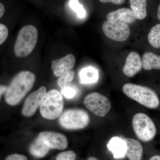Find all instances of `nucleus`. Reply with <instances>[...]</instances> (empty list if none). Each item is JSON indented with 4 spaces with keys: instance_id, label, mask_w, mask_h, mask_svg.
<instances>
[{
    "instance_id": "5701e85b",
    "label": "nucleus",
    "mask_w": 160,
    "mask_h": 160,
    "mask_svg": "<svg viewBox=\"0 0 160 160\" xmlns=\"http://www.w3.org/2000/svg\"><path fill=\"white\" fill-rule=\"evenodd\" d=\"M61 92L65 98L68 99H72L77 95L78 90L75 86L70 85L67 87L62 88Z\"/></svg>"
},
{
    "instance_id": "423d86ee",
    "label": "nucleus",
    "mask_w": 160,
    "mask_h": 160,
    "mask_svg": "<svg viewBox=\"0 0 160 160\" xmlns=\"http://www.w3.org/2000/svg\"><path fill=\"white\" fill-rule=\"evenodd\" d=\"M132 123L135 133L140 140L148 142L154 138L157 133L156 127L147 115L137 113L133 117Z\"/></svg>"
},
{
    "instance_id": "b1692460",
    "label": "nucleus",
    "mask_w": 160,
    "mask_h": 160,
    "mask_svg": "<svg viewBox=\"0 0 160 160\" xmlns=\"http://www.w3.org/2000/svg\"><path fill=\"white\" fill-rule=\"evenodd\" d=\"M77 155L74 151L68 150L60 152L57 156L56 160H75Z\"/></svg>"
},
{
    "instance_id": "4468645a",
    "label": "nucleus",
    "mask_w": 160,
    "mask_h": 160,
    "mask_svg": "<svg viewBox=\"0 0 160 160\" xmlns=\"http://www.w3.org/2000/svg\"><path fill=\"white\" fill-rule=\"evenodd\" d=\"M109 21H117L126 24H132L136 21V18L131 9L121 8L109 12L107 16Z\"/></svg>"
},
{
    "instance_id": "c756f323",
    "label": "nucleus",
    "mask_w": 160,
    "mask_h": 160,
    "mask_svg": "<svg viewBox=\"0 0 160 160\" xmlns=\"http://www.w3.org/2000/svg\"><path fill=\"white\" fill-rule=\"evenodd\" d=\"M149 160H160V156H154L152 157Z\"/></svg>"
},
{
    "instance_id": "bb28decb",
    "label": "nucleus",
    "mask_w": 160,
    "mask_h": 160,
    "mask_svg": "<svg viewBox=\"0 0 160 160\" xmlns=\"http://www.w3.org/2000/svg\"><path fill=\"white\" fill-rule=\"evenodd\" d=\"M103 3H112L116 5H121L125 2L126 0H99Z\"/></svg>"
},
{
    "instance_id": "ddd939ff",
    "label": "nucleus",
    "mask_w": 160,
    "mask_h": 160,
    "mask_svg": "<svg viewBox=\"0 0 160 160\" xmlns=\"http://www.w3.org/2000/svg\"><path fill=\"white\" fill-rule=\"evenodd\" d=\"M126 145V156L129 160H142L143 147L138 140L130 138L124 139Z\"/></svg>"
},
{
    "instance_id": "2f4dec72",
    "label": "nucleus",
    "mask_w": 160,
    "mask_h": 160,
    "mask_svg": "<svg viewBox=\"0 0 160 160\" xmlns=\"http://www.w3.org/2000/svg\"><path fill=\"white\" fill-rule=\"evenodd\" d=\"M88 160H98L97 158L94 157H90L88 159Z\"/></svg>"
},
{
    "instance_id": "cd10ccee",
    "label": "nucleus",
    "mask_w": 160,
    "mask_h": 160,
    "mask_svg": "<svg viewBox=\"0 0 160 160\" xmlns=\"http://www.w3.org/2000/svg\"><path fill=\"white\" fill-rule=\"evenodd\" d=\"M6 89H7V87L6 86L0 85V100H1V96L2 95L6 92Z\"/></svg>"
},
{
    "instance_id": "7ed1b4c3",
    "label": "nucleus",
    "mask_w": 160,
    "mask_h": 160,
    "mask_svg": "<svg viewBox=\"0 0 160 160\" xmlns=\"http://www.w3.org/2000/svg\"><path fill=\"white\" fill-rule=\"evenodd\" d=\"M38 31L35 26L27 25L20 29L14 46L15 54L18 57L29 55L38 42Z\"/></svg>"
},
{
    "instance_id": "9d476101",
    "label": "nucleus",
    "mask_w": 160,
    "mask_h": 160,
    "mask_svg": "<svg viewBox=\"0 0 160 160\" xmlns=\"http://www.w3.org/2000/svg\"><path fill=\"white\" fill-rule=\"evenodd\" d=\"M38 137L50 149L62 150L68 147L67 138L62 133L52 131L42 132L39 134Z\"/></svg>"
},
{
    "instance_id": "aec40b11",
    "label": "nucleus",
    "mask_w": 160,
    "mask_h": 160,
    "mask_svg": "<svg viewBox=\"0 0 160 160\" xmlns=\"http://www.w3.org/2000/svg\"><path fill=\"white\" fill-rule=\"evenodd\" d=\"M148 41L152 47L160 49V24L152 28L148 35Z\"/></svg>"
},
{
    "instance_id": "6ab92c4d",
    "label": "nucleus",
    "mask_w": 160,
    "mask_h": 160,
    "mask_svg": "<svg viewBox=\"0 0 160 160\" xmlns=\"http://www.w3.org/2000/svg\"><path fill=\"white\" fill-rule=\"evenodd\" d=\"M136 19L142 20L147 16V0H129Z\"/></svg>"
},
{
    "instance_id": "2eb2a0df",
    "label": "nucleus",
    "mask_w": 160,
    "mask_h": 160,
    "mask_svg": "<svg viewBox=\"0 0 160 160\" xmlns=\"http://www.w3.org/2000/svg\"><path fill=\"white\" fill-rule=\"evenodd\" d=\"M107 147L115 158H122L126 156V145L124 139L117 137L112 138L107 144Z\"/></svg>"
},
{
    "instance_id": "a211bd4d",
    "label": "nucleus",
    "mask_w": 160,
    "mask_h": 160,
    "mask_svg": "<svg viewBox=\"0 0 160 160\" xmlns=\"http://www.w3.org/2000/svg\"><path fill=\"white\" fill-rule=\"evenodd\" d=\"M79 77L81 82L83 84H91L97 82L98 72L94 67H86L80 71Z\"/></svg>"
},
{
    "instance_id": "0eeeda50",
    "label": "nucleus",
    "mask_w": 160,
    "mask_h": 160,
    "mask_svg": "<svg viewBox=\"0 0 160 160\" xmlns=\"http://www.w3.org/2000/svg\"><path fill=\"white\" fill-rule=\"evenodd\" d=\"M84 103L89 111L100 117H105L111 109V103L109 99L97 92L86 96Z\"/></svg>"
},
{
    "instance_id": "f257e3e1",
    "label": "nucleus",
    "mask_w": 160,
    "mask_h": 160,
    "mask_svg": "<svg viewBox=\"0 0 160 160\" xmlns=\"http://www.w3.org/2000/svg\"><path fill=\"white\" fill-rule=\"evenodd\" d=\"M35 76L28 71L19 72L15 76L5 92V101L10 106L18 105L32 89L35 81Z\"/></svg>"
},
{
    "instance_id": "39448f33",
    "label": "nucleus",
    "mask_w": 160,
    "mask_h": 160,
    "mask_svg": "<svg viewBox=\"0 0 160 160\" xmlns=\"http://www.w3.org/2000/svg\"><path fill=\"white\" fill-rule=\"evenodd\" d=\"M59 122L64 129L78 130L86 128L90 122L87 112L79 109H67L60 115Z\"/></svg>"
},
{
    "instance_id": "dca6fc26",
    "label": "nucleus",
    "mask_w": 160,
    "mask_h": 160,
    "mask_svg": "<svg viewBox=\"0 0 160 160\" xmlns=\"http://www.w3.org/2000/svg\"><path fill=\"white\" fill-rule=\"evenodd\" d=\"M50 148L38 137L30 144L29 151L33 156L37 158L44 157L49 152Z\"/></svg>"
},
{
    "instance_id": "393cba45",
    "label": "nucleus",
    "mask_w": 160,
    "mask_h": 160,
    "mask_svg": "<svg viewBox=\"0 0 160 160\" xmlns=\"http://www.w3.org/2000/svg\"><path fill=\"white\" fill-rule=\"evenodd\" d=\"M9 31L5 25L0 23V45L3 44L8 37Z\"/></svg>"
},
{
    "instance_id": "1a4fd4ad",
    "label": "nucleus",
    "mask_w": 160,
    "mask_h": 160,
    "mask_svg": "<svg viewBox=\"0 0 160 160\" xmlns=\"http://www.w3.org/2000/svg\"><path fill=\"white\" fill-rule=\"evenodd\" d=\"M47 93L45 86L40 87L29 95L26 99L22 109V113L26 117H30L35 113L41 106Z\"/></svg>"
},
{
    "instance_id": "4be33fe9",
    "label": "nucleus",
    "mask_w": 160,
    "mask_h": 160,
    "mask_svg": "<svg viewBox=\"0 0 160 160\" xmlns=\"http://www.w3.org/2000/svg\"><path fill=\"white\" fill-rule=\"evenodd\" d=\"M69 6L73 11L75 12L78 17L83 19L86 17V12L82 5H81L78 0H70Z\"/></svg>"
},
{
    "instance_id": "a878e982",
    "label": "nucleus",
    "mask_w": 160,
    "mask_h": 160,
    "mask_svg": "<svg viewBox=\"0 0 160 160\" xmlns=\"http://www.w3.org/2000/svg\"><path fill=\"white\" fill-rule=\"evenodd\" d=\"M5 160H28L27 157L22 154L13 153L7 156Z\"/></svg>"
},
{
    "instance_id": "9b49d317",
    "label": "nucleus",
    "mask_w": 160,
    "mask_h": 160,
    "mask_svg": "<svg viewBox=\"0 0 160 160\" xmlns=\"http://www.w3.org/2000/svg\"><path fill=\"white\" fill-rule=\"evenodd\" d=\"M76 59L74 56L69 54L66 56L52 61L51 68L53 73L57 77H60L74 67Z\"/></svg>"
},
{
    "instance_id": "f8f14e48",
    "label": "nucleus",
    "mask_w": 160,
    "mask_h": 160,
    "mask_svg": "<svg viewBox=\"0 0 160 160\" xmlns=\"http://www.w3.org/2000/svg\"><path fill=\"white\" fill-rule=\"evenodd\" d=\"M142 68V61L137 52H132L126 59L123 67L124 74L129 77H132L139 72Z\"/></svg>"
},
{
    "instance_id": "f3484780",
    "label": "nucleus",
    "mask_w": 160,
    "mask_h": 160,
    "mask_svg": "<svg viewBox=\"0 0 160 160\" xmlns=\"http://www.w3.org/2000/svg\"><path fill=\"white\" fill-rule=\"evenodd\" d=\"M142 67L146 70L160 69V56L150 52H145L142 57Z\"/></svg>"
},
{
    "instance_id": "c85d7f7f",
    "label": "nucleus",
    "mask_w": 160,
    "mask_h": 160,
    "mask_svg": "<svg viewBox=\"0 0 160 160\" xmlns=\"http://www.w3.org/2000/svg\"><path fill=\"white\" fill-rule=\"evenodd\" d=\"M5 12V7L4 5L0 3V18H2Z\"/></svg>"
},
{
    "instance_id": "f03ea898",
    "label": "nucleus",
    "mask_w": 160,
    "mask_h": 160,
    "mask_svg": "<svg viewBox=\"0 0 160 160\" xmlns=\"http://www.w3.org/2000/svg\"><path fill=\"white\" fill-rule=\"evenodd\" d=\"M122 90L128 97L147 108L155 109L159 105L160 101L157 94L148 87L127 83L123 86Z\"/></svg>"
},
{
    "instance_id": "20e7f679",
    "label": "nucleus",
    "mask_w": 160,
    "mask_h": 160,
    "mask_svg": "<svg viewBox=\"0 0 160 160\" xmlns=\"http://www.w3.org/2000/svg\"><path fill=\"white\" fill-rule=\"evenodd\" d=\"M63 107L62 94L56 89H52L46 93L40 106V113L44 118L54 120L62 114Z\"/></svg>"
},
{
    "instance_id": "6e6552de",
    "label": "nucleus",
    "mask_w": 160,
    "mask_h": 160,
    "mask_svg": "<svg viewBox=\"0 0 160 160\" xmlns=\"http://www.w3.org/2000/svg\"><path fill=\"white\" fill-rule=\"evenodd\" d=\"M102 30L107 38L117 42H124L130 34V29L127 24L117 21H106L103 23Z\"/></svg>"
},
{
    "instance_id": "412c9836",
    "label": "nucleus",
    "mask_w": 160,
    "mask_h": 160,
    "mask_svg": "<svg viewBox=\"0 0 160 160\" xmlns=\"http://www.w3.org/2000/svg\"><path fill=\"white\" fill-rule=\"evenodd\" d=\"M74 70H70L59 78L57 81L58 85L61 88L70 86L72 80L74 79Z\"/></svg>"
},
{
    "instance_id": "7c9ffc66",
    "label": "nucleus",
    "mask_w": 160,
    "mask_h": 160,
    "mask_svg": "<svg viewBox=\"0 0 160 160\" xmlns=\"http://www.w3.org/2000/svg\"><path fill=\"white\" fill-rule=\"evenodd\" d=\"M158 19L160 21V4L158 7Z\"/></svg>"
}]
</instances>
